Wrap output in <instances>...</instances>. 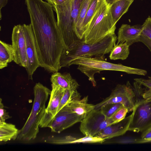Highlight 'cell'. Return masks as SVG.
Masks as SVG:
<instances>
[{
    "mask_svg": "<svg viewBox=\"0 0 151 151\" xmlns=\"http://www.w3.org/2000/svg\"><path fill=\"white\" fill-rule=\"evenodd\" d=\"M35 38L40 67L50 73L61 69L66 48L58 27L53 6L43 0H25Z\"/></svg>",
    "mask_w": 151,
    "mask_h": 151,
    "instance_id": "cell-1",
    "label": "cell"
},
{
    "mask_svg": "<svg viewBox=\"0 0 151 151\" xmlns=\"http://www.w3.org/2000/svg\"><path fill=\"white\" fill-rule=\"evenodd\" d=\"M117 37L114 33L107 35L94 43H86L83 40L76 42L64 50L60 60L61 68L69 67L72 61L81 57L103 58L105 55L110 52Z\"/></svg>",
    "mask_w": 151,
    "mask_h": 151,
    "instance_id": "cell-2",
    "label": "cell"
},
{
    "mask_svg": "<svg viewBox=\"0 0 151 151\" xmlns=\"http://www.w3.org/2000/svg\"><path fill=\"white\" fill-rule=\"evenodd\" d=\"M116 25L111 15L110 5L105 0H100L85 32L83 40L90 44L99 42L107 35L114 33Z\"/></svg>",
    "mask_w": 151,
    "mask_h": 151,
    "instance_id": "cell-3",
    "label": "cell"
},
{
    "mask_svg": "<svg viewBox=\"0 0 151 151\" xmlns=\"http://www.w3.org/2000/svg\"><path fill=\"white\" fill-rule=\"evenodd\" d=\"M72 65H78L77 69L88 77L94 87L96 86V82L94 75L102 70L119 71L128 74L143 76L146 75L147 73L145 70L108 62L103 60L102 58L99 57H80L72 61L69 66Z\"/></svg>",
    "mask_w": 151,
    "mask_h": 151,
    "instance_id": "cell-4",
    "label": "cell"
},
{
    "mask_svg": "<svg viewBox=\"0 0 151 151\" xmlns=\"http://www.w3.org/2000/svg\"><path fill=\"white\" fill-rule=\"evenodd\" d=\"M73 1L67 0L60 4L53 6L57 15L58 27L66 48L81 40L77 36L74 30L75 23L71 13Z\"/></svg>",
    "mask_w": 151,
    "mask_h": 151,
    "instance_id": "cell-5",
    "label": "cell"
},
{
    "mask_svg": "<svg viewBox=\"0 0 151 151\" xmlns=\"http://www.w3.org/2000/svg\"><path fill=\"white\" fill-rule=\"evenodd\" d=\"M128 131L142 132L151 126V98L136 99Z\"/></svg>",
    "mask_w": 151,
    "mask_h": 151,
    "instance_id": "cell-6",
    "label": "cell"
},
{
    "mask_svg": "<svg viewBox=\"0 0 151 151\" xmlns=\"http://www.w3.org/2000/svg\"><path fill=\"white\" fill-rule=\"evenodd\" d=\"M136 98L135 92L129 83H127L126 85L118 84L109 96L95 105L94 109L99 110L102 106L108 104L119 103L126 108L129 113L133 111L135 107Z\"/></svg>",
    "mask_w": 151,
    "mask_h": 151,
    "instance_id": "cell-7",
    "label": "cell"
},
{
    "mask_svg": "<svg viewBox=\"0 0 151 151\" xmlns=\"http://www.w3.org/2000/svg\"><path fill=\"white\" fill-rule=\"evenodd\" d=\"M80 126L81 132L85 136L94 137L106 127L114 123L106 118L101 109H93L82 119Z\"/></svg>",
    "mask_w": 151,
    "mask_h": 151,
    "instance_id": "cell-8",
    "label": "cell"
},
{
    "mask_svg": "<svg viewBox=\"0 0 151 151\" xmlns=\"http://www.w3.org/2000/svg\"><path fill=\"white\" fill-rule=\"evenodd\" d=\"M22 25L26 39L27 59V65L25 68L29 79L32 80L34 73L40 67V63L32 25L30 23Z\"/></svg>",
    "mask_w": 151,
    "mask_h": 151,
    "instance_id": "cell-9",
    "label": "cell"
},
{
    "mask_svg": "<svg viewBox=\"0 0 151 151\" xmlns=\"http://www.w3.org/2000/svg\"><path fill=\"white\" fill-rule=\"evenodd\" d=\"M12 45L14 53V61L26 68L27 65L25 37L22 25L14 26L12 36Z\"/></svg>",
    "mask_w": 151,
    "mask_h": 151,
    "instance_id": "cell-10",
    "label": "cell"
},
{
    "mask_svg": "<svg viewBox=\"0 0 151 151\" xmlns=\"http://www.w3.org/2000/svg\"><path fill=\"white\" fill-rule=\"evenodd\" d=\"M84 118L61 109L57 113L47 127L50 128L52 132L59 133L75 124L81 122Z\"/></svg>",
    "mask_w": 151,
    "mask_h": 151,
    "instance_id": "cell-11",
    "label": "cell"
},
{
    "mask_svg": "<svg viewBox=\"0 0 151 151\" xmlns=\"http://www.w3.org/2000/svg\"><path fill=\"white\" fill-rule=\"evenodd\" d=\"M50 98L45 112L40 122L39 127H47L57 113L64 89L60 87L52 85Z\"/></svg>",
    "mask_w": 151,
    "mask_h": 151,
    "instance_id": "cell-12",
    "label": "cell"
},
{
    "mask_svg": "<svg viewBox=\"0 0 151 151\" xmlns=\"http://www.w3.org/2000/svg\"><path fill=\"white\" fill-rule=\"evenodd\" d=\"M132 116L131 114L121 121L106 127L95 136L106 139L123 135L128 131Z\"/></svg>",
    "mask_w": 151,
    "mask_h": 151,
    "instance_id": "cell-13",
    "label": "cell"
},
{
    "mask_svg": "<svg viewBox=\"0 0 151 151\" xmlns=\"http://www.w3.org/2000/svg\"><path fill=\"white\" fill-rule=\"evenodd\" d=\"M142 30V26L122 24L118 30L117 44L125 42L130 46L139 42Z\"/></svg>",
    "mask_w": 151,
    "mask_h": 151,
    "instance_id": "cell-14",
    "label": "cell"
},
{
    "mask_svg": "<svg viewBox=\"0 0 151 151\" xmlns=\"http://www.w3.org/2000/svg\"><path fill=\"white\" fill-rule=\"evenodd\" d=\"M88 96L81 99H74L68 103L62 109L84 117L95 108V105L88 104Z\"/></svg>",
    "mask_w": 151,
    "mask_h": 151,
    "instance_id": "cell-15",
    "label": "cell"
},
{
    "mask_svg": "<svg viewBox=\"0 0 151 151\" xmlns=\"http://www.w3.org/2000/svg\"><path fill=\"white\" fill-rule=\"evenodd\" d=\"M105 139L97 137L85 136L79 138L71 136H66L61 137H52L49 139L47 142L57 144H67L79 143H99L102 144Z\"/></svg>",
    "mask_w": 151,
    "mask_h": 151,
    "instance_id": "cell-16",
    "label": "cell"
},
{
    "mask_svg": "<svg viewBox=\"0 0 151 151\" xmlns=\"http://www.w3.org/2000/svg\"><path fill=\"white\" fill-rule=\"evenodd\" d=\"M52 85L58 86L64 89L76 90L79 84L69 73L62 74L58 72L53 73L50 78Z\"/></svg>",
    "mask_w": 151,
    "mask_h": 151,
    "instance_id": "cell-17",
    "label": "cell"
},
{
    "mask_svg": "<svg viewBox=\"0 0 151 151\" xmlns=\"http://www.w3.org/2000/svg\"><path fill=\"white\" fill-rule=\"evenodd\" d=\"M134 0H118L110 5L111 15L116 24L122 16L127 12Z\"/></svg>",
    "mask_w": 151,
    "mask_h": 151,
    "instance_id": "cell-18",
    "label": "cell"
},
{
    "mask_svg": "<svg viewBox=\"0 0 151 151\" xmlns=\"http://www.w3.org/2000/svg\"><path fill=\"white\" fill-rule=\"evenodd\" d=\"M14 53L12 45L0 41V69L6 67L14 60Z\"/></svg>",
    "mask_w": 151,
    "mask_h": 151,
    "instance_id": "cell-19",
    "label": "cell"
},
{
    "mask_svg": "<svg viewBox=\"0 0 151 151\" xmlns=\"http://www.w3.org/2000/svg\"><path fill=\"white\" fill-rule=\"evenodd\" d=\"M19 130L15 125L5 122L0 123V141L6 142L17 138Z\"/></svg>",
    "mask_w": 151,
    "mask_h": 151,
    "instance_id": "cell-20",
    "label": "cell"
},
{
    "mask_svg": "<svg viewBox=\"0 0 151 151\" xmlns=\"http://www.w3.org/2000/svg\"><path fill=\"white\" fill-rule=\"evenodd\" d=\"M91 0H83L81 4L78 17L75 24L74 30L78 37L83 40L84 36L82 32L83 21Z\"/></svg>",
    "mask_w": 151,
    "mask_h": 151,
    "instance_id": "cell-21",
    "label": "cell"
},
{
    "mask_svg": "<svg viewBox=\"0 0 151 151\" xmlns=\"http://www.w3.org/2000/svg\"><path fill=\"white\" fill-rule=\"evenodd\" d=\"M129 46L125 42L115 44L111 51L109 58L114 60L126 59L129 54Z\"/></svg>",
    "mask_w": 151,
    "mask_h": 151,
    "instance_id": "cell-22",
    "label": "cell"
},
{
    "mask_svg": "<svg viewBox=\"0 0 151 151\" xmlns=\"http://www.w3.org/2000/svg\"><path fill=\"white\" fill-rule=\"evenodd\" d=\"M81 97L80 93L76 90L70 89H65L57 113L69 102L74 99H80Z\"/></svg>",
    "mask_w": 151,
    "mask_h": 151,
    "instance_id": "cell-23",
    "label": "cell"
},
{
    "mask_svg": "<svg viewBox=\"0 0 151 151\" xmlns=\"http://www.w3.org/2000/svg\"><path fill=\"white\" fill-rule=\"evenodd\" d=\"M99 0H91V1L83 25L82 32L84 37L86 30L95 13Z\"/></svg>",
    "mask_w": 151,
    "mask_h": 151,
    "instance_id": "cell-24",
    "label": "cell"
},
{
    "mask_svg": "<svg viewBox=\"0 0 151 151\" xmlns=\"http://www.w3.org/2000/svg\"><path fill=\"white\" fill-rule=\"evenodd\" d=\"M123 106L119 103L108 104L102 106L100 109L106 118H110Z\"/></svg>",
    "mask_w": 151,
    "mask_h": 151,
    "instance_id": "cell-25",
    "label": "cell"
},
{
    "mask_svg": "<svg viewBox=\"0 0 151 151\" xmlns=\"http://www.w3.org/2000/svg\"><path fill=\"white\" fill-rule=\"evenodd\" d=\"M142 30L141 35L151 40V17H149L142 25Z\"/></svg>",
    "mask_w": 151,
    "mask_h": 151,
    "instance_id": "cell-26",
    "label": "cell"
},
{
    "mask_svg": "<svg viewBox=\"0 0 151 151\" xmlns=\"http://www.w3.org/2000/svg\"><path fill=\"white\" fill-rule=\"evenodd\" d=\"M127 113H128L127 109L123 106L111 118L113 124L118 123L124 119Z\"/></svg>",
    "mask_w": 151,
    "mask_h": 151,
    "instance_id": "cell-27",
    "label": "cell"
},
{
    "mask_svg": "<svg viewBox=\"0 0 151 151\" xmlns=\"http://www.w3.org/2000/svg\"><path fill=\"white\" fill-rule=\"evenodd\" d=\"M139 143H148L151 141V126L142 132Z\"/></svg>",
    "mask_w": 151,
    "mask_h": 151,
    "instance_id": "cell-28",
    "label": "cell"
},
{
    "mask_svg": "<svg viewBox=\"0 0 151 151\" xmlns=\"http://www.w3.org/2000/svg\"><path fill=\"white\" fill-rule=\"evenodd\" d=\"M2 101V99L1 98L0 100V123L5 122L6 120L11 117L6 110L4 109V106Z\"/></svg>",
    "mask_w": 151,
    "mask_h": 151,
    "instance_id": "cell-29",
    "label": "cell"
},
{
    "mask_svg": "<svg viewBox=\"0 0 151 151\" xmlns=\"http://www.w3.org/2000/svg\"><path fill=\"white\" fill-rule=\"evenodd\" d=\"M135 82L140 85L144 86L149 89H151V77H148L147 79L142 78H136L134 79Z\"/></svg>",
    "mask_w": 151,
    "mask_h": 151,
    "instance_id": "cell-30",
    "label": "cell"
},
{
    "mask_svg": "<svg viewBox=\"0 0 151 151\" xmlns=\"http://www.w3.org/2000/svg\"><path fill=\"white\" fill-rule=\"evenodd\" d=\"M139 42H141L145 44L151 52V40L145 36L140 35Z\"/></svg>",
    "mask_w": 151,
    "mask_h": 151,
    "instance_id": "cell-31",
    "label": "cell"
},
{
    "mask_svg": "<svg viewBox=\"0 0 151 151\" xmlns=\"http://www.w3.org/2000/svg\"><path fill=\"white\" fill-rule=\"evenodd\" d=\"M8 0H0V19H1V9L4 7L7 4Z\"/></svg>",
    "mask_w": 151,
    "mask_h": 151,
    "instance_id": "cell-32",
    "label": "cell"
},
{
    "mask_svg": "<svg viewBox=\"0 0 151 151\" xmlns=\"http://www.w3.org/2000/svg\"><path fill=\"white\" fill-rule=\"evenodd\" d=\"M67 0H54L53 2V5H58L60 4Z\"/></svg>",
    "mask_w": 151,
    "mask_h": 151,
    "instance_id": "cell-33",
    "label": "cell"
},
{
    "mask_svg": "<svg viewBox=\"0 0 151 151\" xmlns=\"http://www.w3.org/2000/svg\"><path fill=\"white\" fill-rule=\"evenodd\" d=\"M106 2L110 5L113 3L118 0H105Z\"/></svg>",
    "mask_w": 151,
    "mask_h": 151,
    "instance_id": "cell-34",
    "label": "cell"
},
{
    "mask_svg": "<svg viewBox=\"0 0 151 151\" xmlns=\"http://www.w3.org/2000/svg\"><path fill=\"white\" fill-rule=\"evenodd\" d=\"M49 3L51 4L52 6L53 5V2L54 0H47Z\"/></svg>",
    "mask_w": 151,
    "mask_h": 151,
    "instance_id": "cell-35",
    "label": "cell"
},
{
    "mask_svg": "<svg viewBox=\"0 0 151 151\" xmlns=\"http://www.w3.org/2000/svg\"><path fill=\"white\" fill-rule=\"evenodd\" d=\"M148 143H151V141H150Z\"/></svg>",
    "mask_w": 151,
    "mask_h": 151,
    "instance_id": "cell-36",
    "label": "cell"
}]
</instances>
